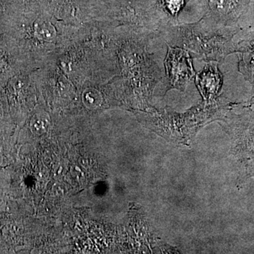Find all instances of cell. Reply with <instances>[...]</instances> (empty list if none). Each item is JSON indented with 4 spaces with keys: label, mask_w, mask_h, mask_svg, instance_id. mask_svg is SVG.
Masks as SVG:
<instances>
[{
    "label": "cell",
    "mask_w": 254,
    "mask_h": 254,
    "mask_svg": "<svg viewBox=\"0 0 254 254\" xmlns=\"http://www.w3.org/2000/svg\"><path fill=\"white\" fill-rule=\"evenodd\" d=\"M177 31L183 48L206 63H222L228 55L237 53L233 38L237 28H209L203 18L197 23L179 25Z\"/></svg>",
    "instance_id": "6da1fadb"
},
{
    "label": "cell",
    "mask_w": 254,
    "mask_h": 254,
    "mask_svg": "<svg viewBox=\"0 0 254 254\" xmlns=\"http://www.w3.org/2000/svg\"><path fill=\"white\" fill-rule=\"evenodd\" d=\"M234 103L221 100L205 102L185 114L163 109L154 110L150 117L152 127L163 136H190L203 125L213 120H221Z\"/></svg>",
    "instance_id": "7a4b0ae2"
},
{
    "label": "cell",
    "mask_w": 254,
    "mask_h": 254,
    "mask_svg": "<svg viewBox=\"0 0 254 254\" xmlns=\"http://www.w3.org/2000/svg\"><path fill=\"white\" fill-rule=\"evenodd\" d=\"M164 64L168 81L165 93L172 89L185 91L195 75L190 52L183 48L168 46Z\"/></svg>",
    "instance_id": "3957f363"
},
{
    "label": "cell",
    "mask_w": 254,
    "mask_h": 254,
    "mask_svg": "<svg viewBox=\"0 0 254 254\" xmlns=\"http://www.w3.org/2000/svg\"><path fill=\"white\" fill-rule=\"evenodd\" d=\"M203 18L219 26L232 27L247 12L251 0H199Z\"/></svg>",
    "instance_id": "277c9868"
},
{
    "label": "cell",
    "mask_w": 254,
    "mask_h": 254,
    "mask_svg": "<svg viewBox=\"0 0 254 254\" xmlns=\"http://www.w3.org/2000/svg\"><path fill=\"white\" fill-rule=\"evenodd\" d=\"M218 63H208L203 70L195 75V83L205 102L217 100L223 85V75Z\"/></svg>",
    "instance_id": "5b68a950"
},
{
    "label": "cell",
    "mask_w": 254,
    "mask_h": 254,
    "mask_svg": "<svg viewBox=\"0 0 254 254\" xmlns=\"http://www.w3.org/2000/svg\"><path fill=\"white\" fill-rule=\"evenodd\" d=\"M238 71L254 88V36L237 43Z\"/></svg>",
    "instance_id": "8992f818"
},
{
    "label": "cell",
    "mask_w": 254,
    "mask_h": 254,
    "mask_svg": "<svg viewBox=\"0 0 254 254\" xmlns=\"http://www.w3.org/2000/svg\"><path fill=\"white\" fill-rule=\"evenodd\" d=\"M189 1L190 0H158L157 9L158 12L163 13L176 24L179 15Z\"/></svg>",
    "instance_id": "52a82bcc"
},
{
    "label": "cell",
    "mask_w": 254,
    "mask_h": 254,
    "mask_svg": "<svg viewBox=\"0 0 254 254\" xmlns=\"http://www.w3.org/2000/svg\"><path fill=\"white\" fill-rule=\"evenodd\" d=\"M36 33L41 39L50 41L56 37L57 32L51 23L42 22L36 25Z\"/></svg>",
    "instance_id": "ba28073f"
},
{
    "label": "cell",
    "mask_w": 254,
    "mask_h": 254,
    "mask_svg": "<svg viewBox=\"0 0 254 254\" xmlns=\"http://www.w3.org/2000/svg\"><path fill=\"white\" fill-rule=\"evenodd\" d=\"M1 159H0V163H1Z\"/></svg>",
    "instance_id": "9c48e42d"
}]
</instances>
